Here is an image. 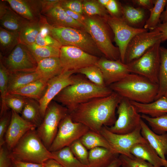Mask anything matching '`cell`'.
<instances>
[{
  "label": "cell",
  "instance_id": "6da1fadb",
  "mask_svg": "<svg viewBox=\"0 0 167 167\" xmlns=\"http://www.w3.org/2000/svg\"><path fill=\"white\" fill-rule=\"evenodd\" d=\"M122 97L113 91L110 95L81 104L69 113L72 120L81 123L90 130L100 133L103 126L115 123L116 109Z\"/></svg>",
  "mask_w": 167,
  "mask_h": 167
},
{
  "label": "cell",
  "instance_id": "7a4b0ae2",
  "mask_svg": "<svg viewBox=\"0 0 167 167\" xmlns=\"http://www.w3.org/2000/svg\"><path fill=\"white\" fill-rule=\"evenodd\" d=\"M113 92L109 87L100 86L83 77L75 75L74 82L63 89L53 100L66 108L69 113L81 104L108 96Z\"/></svg>",
  "mask_w": 167,
  "mask_h": 167
},
{
  "label": "cell",
  "instance_id": "3957f363",
  "mask_svg": "<svg viewBox=\"0 0 167 167\" xmlns=\"http://www.w3.org/2000/svg\"><path fill=\"white\" fill-rule=\"evenodd\" d=\"M109 87L122 98L130 101L148 103L155 100L159 90L158 84L141 75L130 73Z\"/></svg>",
  "mask_w": 167,
  "mask_h": 167
},
{
  "label": "cell",
  "instance_id": "277c9868",
  "mask_svg": "<svg viewBox=\"0 0 167 167\" xmlns=\"http://www.w3.org/2000/svg\"><path fill=\"white\" fill-rule=\"evenodd\" d=\"M83 28L90 35L105 58L113 60L120 59L119 49L112 43L113 33L105 18L98 16H85Z\"/></svg>",
  "mask_w": 167,
  "mask_h": 167
},
{
  "label": "cell",
  "instance_id": "5b68a950",
  "mask_svg": "<svg viewBox=\"0 0 167 167\" xmlns=\"http://www.w3.org/2000/svg\"><path fill=\"white\" fill-rule=\"evenodd\" d=\"M10 155L18 160L43 164L53 159L52 152L44 145L38 136L36 129L28 132L10 152Z\"/></svg>",
  "mask_w": 167,
  "mask_h": 167
},
{
  "label": "cell",
  "instance_id": "8992f818",
  "mask_svg": "<svg viewBox=\"0 0 167 167\" xmlns=\"http://www.w3.org/2000/svg\"><path fill=\"white\" fill-rule=\"evenodd\" d=\"M44 24L48 28L50 34L62 46H75L98 57L103 55L90 35L84 29L53 26L48 23L46 21Z\"/></svg>",
  "mask_w": 167,
  "mask_h": 167
},
{
  "label": "cell",
  "instance_id": "52a82bcc",
  "mask_svg": "<svg viewBox=\"0 0 167 167\" xmlns=\"http://www.w3.org/2000/svg\"><path fill=\"white\" fill-rule=\"evenodd\" d=\"M68 113L66 108L53 100L48 105L42 121L36 130L38 136L48 149L57 134L61 121Z\"/></svg>",
  "mask_w": 167,
  "mask_h": 167
},
{
  "label": "cell",
  "instance_id": "ba28073f",
  "mask_svg": "<svg viewBox=\"0 0 167 167\" xmlns=\"http://www.w3.org/2000/svg\"><path fill=\"white\" fill-rule=\"evenodd\" d=\"M161 42L158 41L139 58L127 64L130 73L141 75L158 84Z\"/></svg>",
  "mask_w": 167,
  "mask_h": 167
},
{
  "label": "cell",
  "instance_id": "9c48e42d",
  "mask_svg": "<svg viewBox=\"0 0 167 167\" xmlns=\"http://www.w3.org/2000/svg\"><path fill=\"white\" fill-rule=\"evenodd\" d=\"M90 130L84 124L74 122L68 113L61 121L57 134L48 150L53 152L69 146Z\"/></svg>",
  "mask_w": 167,
  "mask_h": 167
},
{
  "label": "cell",
  "instance_id": "30bf717a",
  "mask_svg": "<svg viewBox=\"0 0 167 167\" xmlns=\"http://www.w3.org/2000/svg\"><path fill=\"white\" fill-rule=\"evenodd\" d=\"M118 118L114 124L106 126L111 132L117 134L130 133L140 126L142 118L128 99L122 98L117 108Z\"/></svg>",
  "mask_w": 167,
  "mask_h": 167
},
{
  "label": "cell",
  "instance_id": "8fae6325",
  "mask_svg": "<svg viewBox=\"0 0 167 167\" xmlns=\"http://www.w3.org/2000/svg\"><path fill=\"white\" fill-rule=\"evenodd\" d=\"M0 60L10 73L36 71L37 62L27 46L19 44L8 55L0 54Z\"/></svg>",
  "mask_w": 167,
  "mask_h": 167
},
{
  "label": "cell",
  "instance_id": "7c38bea8",
  "mask_svg": "<svg viewBox=\"0 0 167 167\" xmlns=\"http://www.w3.org/2000/svg\"><path fill=\"white\" fill-rule=\"evenodd\" d=\"M100 133L106 139L115 153L129 157L134 156L131 153L130 150L134 145L147 142L141 134L140 126L133 132L123 134L113 133L106 126H103Z\"/></svg>",
  "mask_w": 167,
  "mask_h": 167
},
{
  "label": "cell",
  "instance_id": "4fadbf2b",
  "mask_svg": "<svg viewBox=\"0 0 167 167\" xmlns=\"http://www.w3.org/2000/svg\"><path fill=\"white\" fill-rule=\"evenodd\" d=\"M114 35V41L118 48L120 60L125 63V57L127 45L132 38L139 33L147 31L143 28H138L128 25L121 17L110 15L106 19Z\"/></svg>",
  "mask_w": 167,
  "mask_h": 167
},
{
  "label": "cell",
  "instance_id": "5bb4252c",
  "mask_svg": "<svg viewBox=\"0 0 167 167\" xmlns=\"http://www.w3.org/2000/svg\"><path fill=\"white\" fill-rule=\"evenodd\" d=\"M59 59L63 71H75L95 65L99 58L71 46H62Z\"/></svg>",
  "mask_w": 167,
  "mask_h": 167
},
{
  "label": "cell",
  "instance_id": "9a60e30c",
  "mask_svg": "<svg viewBox=\"0 0 167 167\" xmlns=\"http://www.w3.org/2000/svg\"><path fill=\"white\" fill-rule=\"evenodd\" d=\"M160 41H161V33L156 29L136 35L127 45L125 54V63L129 64L138 58Z\"/></svg>",
  "mask_w": 167,
  "mask_h": 167
},
{
  "label": "cell",
  "instance_id": "2e32d148",
  "mask_svg": "<svg viewBox=\"0 0 167 167\" xmlns=\"http://www.w3.org/2000/svg\"><path fill=\"white\" fill-rule=\"evenodd\" d=\"M76 73L75 71H64L48 81L45 90L38 101L43 117L49 103L63 89L74 82L73 74Z\"/></svg>",
  "mask_w": 167,
  "mask_h": 167
},
{
  "label": "cell",
  "instance_id": "e0dca14e",
  "mask_svg": "<svg viewBox=\"0 0 167 167\" xmlns=\"http://www.w3.org/2000/svg\"><path fill=\"white\" fill-rule=\"evenodd\" d=\"M95 65L100 69L107 87L120 81L130 73L127 64L120 59L113 60L101 57Z\"/></svg>",
  "mask_w": 167,
  "mask_h": 167
},
{
  "label": "cell",
  "instance_id": "ac0fdd59",
  "mask_svg": "<svg viewBox=\"0 0 167 167\" xmlns=\"http://www.w3.org/2000/svg\"><path fill=\"white\" fill-rule=\"evenodd\" d=\"M11 111V121L5 138V145L10 152L28 132L36 129L35 126L25 120L19 114Z\"/></svg>",
  "mask_w": 167,
  "mask_h": 167
},
{
  "label": "cell",
  "instance_id": "d6986e66",
  "mask_svg": "<svg viewBox=\"0 0 167 167\" xmlns=\"http://www.w3.org/2000/svg\"><path fill=\"white\" fill-rule=\"evenodd\" d=\"M3 0L17 14L29 22L40 21L43 16L41 13L39 0Z\"/></svg>",
  "mask_w": 167,
  "mask_h": 167
},
{
  "label": "cell",
  "instance_id": "ffe728a7",
  "mask_svg": "<svg viewBox=\"0 0 167 167\" xmlns=\"http://www.w3.org/2000/svg\"><path fill=\"white\" fill-rule=\"evenodd\" d=\"M60 2L43 15L47 23L53 26L83 29V25L68 15Z\"/></svg>",
  "mask_w": 167,
  "mask_h": 167
},
{
  "label": "cell",
  "instance_id": "44dd1931",
  "mask_svg": "<svg viewBox=\"0 0 167 167\" xmlns=\"http://www.w3.org/2000/svg\"><path fill=\"white\" fill-rule=\"evenodd\" d=\"M141 133L142 136L154 148L158 156L166 160L167 154V133L157 134L151 130L142 119L140 122Z\"/></svg>",
  "mask_w": 167,
  "mask_h": 167
},
{
  "label": "cell",
  "instance_id": "7402d4cb",
  "mask_svg": "<svg viewBox=\"0 0 167 167\" xmlns=\"http://www.w3.org/2000/svg\"><path fill=\"white\" fill-rule=\"evenodd\" d=\"M130 152L135 157L146 161L155 167H167V160L161 158L148 142L135 144Z\"/></svg>",
  "mask_w": 167,
  "mask_h": 167
},
{
  "label": "cell",
  "instance_id": "603a6c76",
  "mask_svg": "<svg viewBox=\"0 0 167 167\" xmlns=\"http://www.w3.org/2000/svg\"><path fill=\"white\" fill-rule=\"evenodd\" d=\"M139 113L156 118L167 114V97L162 96L148 103H142L130 101Z\"/></svg>",
  "mask_w": 167,
  "mask_h": 167
},
{
  "label": "cell",
  "instance_id": "cb8c5ba5",
  "mask_svg": "<svg viewBox=\"0 0 167 167\" xmlns=\"http://www.w3.org/2000/svg\"><path fill=\"white\" fill-rule=\"evenodd\" d=\"M119 154L102 147H97L89 151L87 167H107L119 157Z\"/></svg>",
  "mask_w": 167,
  "mask_h": 167
},
{
  "label": "cell",
  "instance_id": "d4e9b609",
  "mask_svg": "<svg viewBox=\"0 0 167 167\" xmlns=\"http://www.w3.org/2000/svg\"><path fill=\"white\" fill-rule=\"evenodd\" d=\"M36 71L42 78L49 80L64 71L59 57H49L37 62Z\"/></svg>",
  "mask_w": 167,
  "mask_h": 167
},
{
  "label": "cell",
  "instance_id": "484cf974",
  "mask_svg": "<svg viewBox=\"0 0 167 167\" xmlns=\"http://www.w3.org/2000/svg\"><path fill=\"white\" fill-rule=\"evenodd\" d=\"M48 80L44 78H41L8 93L19 95L38 102L45 90Z\"/></svg>",
  "mask_w": 167,
  "mask_h": 167
},
{
  "label": "cell",
  "instance_id": "4316f807",
  "mask_svg": "<svg viewBox=\"0 0 167 167\" xmlns=\"http://www.w3.org/2000/svg\"><path fill=\"white\" fill-rule=\"evenodd\" d=\"M1 26L11 31L19 32L30 22L8 6L6 12L0 18Z\"/></svg>",
  "mask_w": 167,
  "mask_h": 167
},
{
  "label": "cell",
  "instance_id": "83f0119b",
  "mask_svg": "<svg viewBox=\"0 0 167 167\" xmlns=\"http://www.w3.org/2000/svg\"><path fill=\"white\" fill-rule=\"evenodd\" d=\"M21 114L24 119L35 126L36 128L41 124L43 118L39 102L28 98Z\"/></svg>",
  "mask_w": 167,
  "mask_h": 167
},
{
  "label": "cell",
  "instance_id": "f1b7e54d",
  "mask_svg": "<svg viewBox=\"0 0 167 167\" xmlns=\"http://www.w3.org/2000/svg\"><path fill=\"white\" fill-rule=\"evenodd\" d=\"M41 78H42L36 71L10 73L8 92L13 91Z\"/></svg>",
  "mask_w": 167,
  "mask_h": 167
},
{
  "label": "cell",
  "instance_id": "f546056e",
  "mask_svg": "<svg viewBox=\"0 0 167 167\" xmlns=\"http://www.w3.org/2000/svg\"><path fill=\"white\" fill-rule=\"evenodd\" d=\"M145 10L142 8L134 7L129 5L122 6V16L129 25L135 28L145 23Z\"/></svg>",
  "mask_w": 167,
  "mask_h": 167
},
{
  "label": "cell",
  "instance_id": "4dcf8cb0",
  "mask_svg": "<svg viewBox=\"0 0 167 167\" xmlns=\"http://www.w3.org/2000/svg\"><path fill=\"white\" fill-rule=\"evenodd\" d=\"M44 16L39 21L30 22L19 32L20 43L28 45L35 43L36 37L45 21Z\"/></svg>",
  "mask_w": 167,
  "mask_h": 167
},
{
  "label": "cell",
  "instance_id": "1f68e13d",
  "mask_svg": "<svg viewBox=\"0 0 167 167\" xmlns=\"http://www.w3.org/2000/svg\"><path fill=\"white\" fill-rule=\"evenodd\" d=\"M19 43V32L11 31L0 26V54L2 55H8Z\"/></svg>",
  "mask_w": 167,
  "mask_h": 167
},
{
  "label": "cell",
  "instance_id": "d6a6232c",
  "mask_svg": "<svg viewBox=\"0 0 167 167\" xmlns=\"http://www.w3.org/2000/svg\"><path fill=\"white\" fill-rule=\"evenodd\" d=\"M160 53L159 90L155 100L162 96L167 97V48L161 46Z\"/></svg>",
  "mask_w": 167,
  "mask_h": 167
},
{
  "label": "cell",
  "instance_id": "836d02e7",
  "mask_svg": "<svg viewBox=\"0 0 167 167\" xmlns=\"http://www.w3.org/2000/svg\"><path fill=\"white\" fill-rule=\"evenodd\" d=\"M79 140L88 150H90L97 147H102L115 152L106 139L100 133L90 130L81 137Z\"/></svg>",
  "mask_w": 167,
  "mask_h": 167
},
{
  "label": "cell",
  "instance_id": "e575fe53",
  "mask_svg": "<svg viewBox=\"0 0 167 167\" xmlns=\"http://www.w3.org/2000/svg\"><path fill=\"white\" fill-rule=\"evenodd\" d=\"M53 159L63 167H87L80 162L74 156L69 146L52 152Z\"/></svg>",
  "mask_w": 167,
  "mask_h": 167
},
{
  "label": "cell",
  "instance_id": "d590c367",
  "mask_svg": "<svg viewBox=\"0 0 167 167\" xmlns=\"http://www.w3.org/2000/svg\"><path fill=\"white\" fill-rule=\"evenodd\" d=\"M167 0H154L153 7L149 11L148 18L146 20L143 28L149 31L154 30L161 23V17L164 10Z\"/></svg>",
  "mask_w": 167,
  "mask_h": 167
},
{
  "label": "cell",
  "instance_id": "8d00e7d4",
  "mask_svg": "<svg viewBox=\"0 0 167 167\" xmlns=\"http://www.w3.org/2000/svg\"><path fill=\"white\" fill-rule=\"evenodd\" d=\"M10 73L9 70L0 59V116L9 110L6 105L5 99L8 92V85Z\"/></svg>",
  "mask_w": 167,
  "mask_h": 167
},
{
  "label": "cell",
  "instance_id": "74e56055",
  "mask_svg": "<svg viewBox=\"0 0 167 167\" xmlns=\"http://www.w3.org/2000/svg\"><path fill=\"white\" fill-rule=\"evenodd\" d=\"M37 61L49 57H59L60 49L38 45L36 43L26 45Z\"/></svg>",
  "mask_w": 167,
  "mask_h": 167
},
{
  "label": "cell",
  "instance_id": "f35d334b",
  "mask_svg": "<svg viewBox=\"0 0 167 167\" xmlns=\"http://www.w3.org/2000/svg\"><path fill=\"white\" fill-rule=\"evenodd\" d=\"M76 73L84 75L93 84L100 86H106L105 83L102 73L100 69L95 65L80 69Z\"/></svg>",
  "mask_w": 167,
  "mask_h": 167
},
{
  "label": "cell",
  "instance_id": "ab89813d",
  "mask_svg": "<svg viewBox=\"0 0 167 167\" xmlns=\"http://www.w3.org/2000/svg\"><path fill=\"white\" fill-rule=\"evenodd\" d=\"M84 12L88 16H98L106 19L110 15L97 0L83 1Z\"/></svg>",
  "mask_w": 167,
  "mask_h": 167
},
{
  "label": "cell",
  "instance_id": "60d3db41",
  "mask_svg": "<svg viewBox=\"0 0 167 167\" xmlns=\"http://www.w3.org/2000/svg\"><path fill=\"white\" fill-rule=\"evenodd\" d=\"M141 117L148 122L156 133L161 135L167 133V114L156 118L142 114Z\"/></svg>",
  "mask_w": 167,
  "mask_h": 167
},
{
  "label": "cell",
  "instance_id": "b9f144b4",
  "mask_svg": "<svg viewBox=\"0 0 167 167\" xmlns=\"http://www.w3.org/2000/svg\"><path fill=\"white\" fill-rule=\"evenodd\" d=\"M35 43L41 46L55 47L60 49L62 46L50 34L48 28L44 24V23L36 37Z\"/></svg>",
  "mask_w": 167,
  "mask_h": 167
},
{
  "label": "cell",
  "instance_id": "7bdbcfd3",
  "mask_svg": "<svg viewBox=\"0 0 167 167\" xmlns=\"http://www.w3.org/2000/svg\"><path fill=\"white\" fill-rule=\"evenodd\" d=\"M27 97L19 95L8 93L5 99L6 106L16 113H21L26 101Z\"/></svg>",
  "mask_w": 167,
  "mask_h": 167
},
{
  "label": "cell",
  "instance_id": "ee69618b",
  "mask_svg": "<svg viewBox=\"0 0 167 167\" xmlns=\"http://www.w3.org/2000/svg\"><path fill=\"white\" fill-rule=\"evenodd\" d=\"M69 147L75 156L82 164L88 166L89 152L79 139L74 141Z\"/></svg>",
  "mask_w": 167,
  "mask_h": 167
},
{
  "label": "cell",
  "instance_id": "f6af8a7d",
  "mask_svg": "<svg viewBox=\"0 0 167 167\" xmlns=\"http://www.w3.org/2000/svg\"><path fill=\"white\" fill-rule=\"evenodd\" d=\"M119 158L121 162V167H155L148 162L134 156L129 157L120 154Z\"/></svg>",
  "mask_w": 167,
  "mask_h": 167
},
{
  "label": "cell",
  "instance_id": "bcb514c9",
  "mask_svg": "<svg viewBox=\"0 0 167 167\" xmlns=\"http://www.w3.org/2000/svg\"><path fill=\"white\" fill-rule=\"evenodd\" d=\"M12 116V111L9 110L0 116V147L5 144V136L10 125Z\"/></svg>",
  "mask_w": 167,
  "mask_h": 167
},
{
  "label": "cell",
  "instance_id": "7dc6e473",
  "mask_svg": "<svg viewBox=\"0 0 167 167\" xmlns=\"http://www.w3.org/2000/svg\"><path fill=\"white\" fill-rule=\"evenodd\" d=\"M82 1L79 0H61L60 4L64 9L83 14L84 11Z\"/></svg>",
  "mask_w": 167,
  "mask_h": 167
},
{
  "label": "cell",
  "instance_id": "c3c4849f",
  "mask_svg": "<svg viewBox=\"0 0 167 167\" xmlns=\"http://www.w3.org/2000/svg\"><path fill=\"white\" fill-rule=\"evenodd\" d=\"M105 8L110 16L115 17L122 16V6L117 1L109 0Z\"/></svg>",
  "mask_w": 167,
  "mask_h": 167
},
{
  "label": "cell",
  "instance_id": "681fc988",
  "mask_svg": "<svg viewBox=\"0 0 167 167\" xmlns=\"http://www.w3.org/2000/svg\"><path fill=\"white\" fill-rule=\"evenodd\" d=\"M4 146L0 147V167H13L10 151Z\"/></svg>",
  "mask_w": 167,
  "mask_h": 167
},
{
  "label": "cell",
  "instance_id": "f907efd6",
  "mask_svg": "<svg viewBox=\"0 0 167 167\" xmlns=\"http://www.w3.org/2000/svg\"><path fill=\"white\" fill-rule=\"evenodd\" d=\"M61 1L59 0H39L41 14L44 15L54 6L59 3Z\"/></svg>",
  "mask_w": 167,
  "mask_h": 167
},
{
  "label": "cell",
  "instance_id": "816d5d0a",
  "mask_svg": "<svg viewBox=\"0 0 167 167\" xmlns=\"http://www.w3.org/2000/svg\"><path fill=\"white\" fill-rule=\"evenodd\" d=\"M13 167H44V163L38 164L23 161L16 159L10 154Z\"/></svg>",
  "mask_w": 167,
  "mask_h": 167
},
{
  "label": "cell",
  "instance_id": "f5cc1de1",
  "mask_svg": "<svg viewBox=\"0 0 167 167\" xmlns=\"http://www.w3.org/2000/svg\"><path fill=\"white\" fill-rule=\"evenodd\" d=\"M132 3L145 10L149 11L153 6L154 0H133L131 1Z\"/></svg>",
  "mask_w": 167,
  "mask_h": 167
},
{
  "label": "cell",
  "instance_id": "db71d44e",
  "mask_svg": "<svg viewBox=\"0 0 167 167\" xmlns=\"http://www.w3.org/2000/svg\"><path fill=\"white\" fill-rule=\"evenodd\" d=\"M64 9L68 15L73 19L81 23L83 25L85 19V16H84L82 14L78 12L72 11L68 9Z\"/></svg>",
  "mask_w": 167,
  "mask_h": 167
},
{
  "label": "cell",
  "instance_id": "11a10c76",
  "mask_svg": "<svg viewBox=\"0 0 167 167\" xmlns=\"http://www.w3.org/2000/svg\"><path fill=\"white\" fill-rule=\"evenodd\" d=\"M155 29L161 32V42L167 40V23L159 24Z\"/></svg>",
  "mask_w": 167,
  "mask_h": 167
},
{
  "label": "cell",
  "instance_id": "9f6ffc18",
  "mask_svg": "<svg viewBox=\"0 0 167 167\" xmlns=\"http://www.w3.org/2000/svg\"><path fill=\"white\" fill-rule=\"evenodd\" d=\"M44 167H63L54 159H50L44 163Z\"/></svg>",
  "mask_w": 167,
  "mask_h": 167
},
{
  "label": "cell",
  "instance_id": "6f0895ef",
  "mask_svg": "<svg viewBox=\"0 0 167 167\" xmlns=\"http://www.w3.org/2000/svg\"><path fill=\"white\" fill-rule=\"evenodd\" d=\"M5 2L3 0H0V18L5 14L8 7Z\"/></svg>",
  "mask_w": 167,
  "mask_h": 167
},
{
  "label": "cell",
  "instance_id": "680465c9",
  "mask_svg": "<svg viewBox=\"0 0 167 167\" xmlns=\"http://www.w3.org/2000/svg\"><path fill=\"white\" fill-rule=\"evenodd\" d=\"M161 22L162 23H167V3L165 7V10L162 13L161 17Z\"/></svg>",
  "mask_w": 167,
  "mask_h": 167
},
{
  "label": "cell",
  "instance_id": "91938a15",
  "mask_svg": "<svg viewBox=\"0 0 167 167\" xmlns=\"http://www.w3.org/2000/svg\"><path fill=\"white\" fill-rule=\"evenodd\" d=\"M107 167H121V162L119 157Z\"/></svg>",
  "mask_w": 167,
  "mask_h": 167
},
{
  "label": "cell",
  "instance_id": "94428289",
  "mask_svg": "<svg viewBox=\"0 0 167 167\" xmlns=\"http://www.w3.org/2000/svg\"><path fill=\"white\" fill-rule=\"evenodd\" d=\"M109 0H98L97 1L102 6L105 7Z\"/></svg>",
  "mask_w": 167,
  "mask_h": 167
}]
</instances>
